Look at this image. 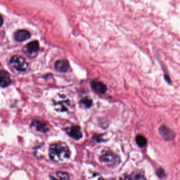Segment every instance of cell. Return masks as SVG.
Segmentation results:
<instances>
[{"instance_id":"1","label":"cell","mask_w":180,"mask_h":180,"mask_svg":"<svg viewBox=\"0 0 180 180\" xmlns=\"http://www.w3.org/2000/svg\"><path fill=\"white\" fill-rule=\"evenodd\" d=\"M71 152L69 148L65 143L58 142L52 144L49 147V156L55 162H61L68 159Z\"/></svg>"},{"instance_id":"2","label":"cell","mask_w":180,"mask_h":180,"mask_svg":"<svg viewBox=\"0 0 180 180\" xmlns=\"http://www.w3.org/2000/svg\"><path fill=\"white\" fill-rule=\"evenodd\" d=\"M99 160L110 168H115L121 163V159L119 156L109 149L103 150L99 157Z\"/></svg>"},{"instance_id":"3","label":"cell","mask_w":180,"mask_h":180,"mask_svg":"<svg viewBox=\"0 0 180 180\" xmlns=\"http://www.w3.org/2000/svg\"><path fill=\"white\" fill-rule=\"evenodd\" d=\"M10 63L15 69L20 72L26 71L28 67V63L26 59L21 55H16L12 57Z\"/></svg>"},{"instance_id":"4","label":"cell","mask_w":180,"mask_h":180,"mask_svg":"<svg viewBox=\"0 0 180 180\" xmlns=\"http://www.w3.org/2000/svg\"><path fill=\"white\" fill-rule=\"evenodd\" d=\"M54 104L56 111L63 112L68 111L70 103L69 100L67 99L66 97L60 95L57 98L54 99Z\"/></svg>"},{"instance_id":"5","label":"cell","mask_w":180,"mask_h":180,"mask_svg":"<svg viewBox=\"0 0 180 180\" xmlns=\"http://www.w3.org/2000/svg\"><path fill=\"white\" fill-rule=\"evenodd\" d=\"M158 132L161 136L162 137L165 141H172L175 137V133L165 125H162L158 129Z\"/></svg>"},{"instance_id":"6","label":"cell","mask_w":180,"mask_h":180,"mask_svg":"<svg viewBox=\"0 0 180 180\" xmlns=\"http://www.w3.org/2000/svg\"><path fill=\"white\" fill-rule=\"evenodd\" d=\"M66 132L70 136L76 140H79L83 137L80 128L79 126L76 125L66 129Z\"/></svg>"},{"instance_id":"7","label":"cell","mask_w":180,"mask_h":180,"mask_svg":"<svg viewBox=\"0 0 180 180\" xmlns=\"http://www.w3.org/2000/svg\"><path fill=\"white\" fill-rule=\"evenodd\" d=\"M31 127L35 130L41 133H46L49 131V128L47 124L44 121L36 120L31 124Z\"/></svg>"},{"instance_id":"8","label":"cell","mask_w":180,"mask_h":180,"mask_svg":"<svg viewBox=\"0 0 180 180\" xmlns=\"http://www.w3.org/2000/svg\"><path fill=\"white\" fill-rule=\"evenodd\" d=\"M12 80L9 73L3 70H0V87L4 88L10 85Z\"/></svg>"},{"instance_id":"9","label":"cell","mask_w":180,"mask_h":180,"mask_svg":"<svg viewBox=\"0 0 180 180\" xmlns=\"http://www.w3.org/2000/svg\"><path fill=\"white\" fill-rule=\"evenodd\" d=\"M55 68L57 71L64 73L68 71L69 68V64L66 60H58L55 63Z\"/></svg>"},{"instance_id":"10","label":"cell","mask_w":180,"mask_h":180,"mask_svg":"<svg viewBox=\"0 0 180 180\" xmlns=\"http://www.w3.org/2000/svg\"><path fill=\"white\" fill-rule=\"evenodd\" d=\"M91 86V88L97 93L103 94L106 93V91L107 90V86L101 81H97V80L92 81Z\"/></svg>"},{"instance_id":"11","label":"cell","mask_w":180,"mask_h":180,"mask_svg":"<svg viewBox=\"0 0 180 180\" xmlns=\"http://www.w3.org/2000/svg\"><path fill=\"white\" fill-rule=\"evenodd\" d=\"M31 36L30 32L26 30H19L14 34V37L16 40L19 42H23L29 39Z\"/></svg>"},{"instance_id":"12","label":"cell","mask_w":180,"mask_h":180,"mask_svg":"<svg viewBox=\"0 0 180 180\" xmlns=\"http://www.w3.org/2000/svg\"><path fill=\"white\" fill-rule=\"evenodd\" d=\"M27 51L30 54H34L38 51L39 49V44L38 41H33L26 46Z\"/></svg>"},{"instance_id":"13","label":"cell","mask_w":180,"mask_h":180,"mask_svg":"<svg viewBox=\"0 0 180 180\" xmlns=\"http://www.w3.org/2000/svg\"><path fill=\"white\" fill-rule=\"evenodd\" d=\"M129 178L134 180H145L144 173L142 171H136L132 173Z\"/></svg>"},{"instance_id":"14","label":"cell","mask_w":180,"mask_h":180,"mask_svg":"<svg viewBox=\"0 0 180 180\" xmlns=\"http://www.w3.org/2000/svg\"><path fill=\"white\" fill-rule=\"evenodd\" d=\"M136 141L137 144L140 147H144L146 145L147 139L145 137L142 135H138L136 138Z\"/></svg>"},{"instance_id":"15","label":"cell","mask_w":180,"mask_h":180,"mask_svg":"<svg viewBox=\"0 0 180 180\" xmlns=\"http://www.w3.org/2000/svg\"><path fill=\"white\" fill-rule=\"evenodd\" d=\"M92 103V100L88 97H85L80 101V104L85 108H89L91 107Z\"/></svg>"},{"instance_id":"16","label":"cell","mask_w":180,"mask_h":180,"mask_svg":"<svg viewBox=\"0 0 180 180\" xmlns=\"http://www.w3.org/2000/svg\"><path fill=\"white\" fill-rule=\"evenodd\" d=\"M57 176L58 177V178L59 179H62V180H68L69 179V175L67 173L63 172H58L56 173Z\"/></svg>"},{"instance_id":"17","label":"cell","mask_w":180,"mask_h":180,"mask_svg":"<svg viewBox=\"0 0 180 180\" xmlns=\"http://www.w3.org/2000/svg\"><path fill=\"white\" fill-rule=\"evenodd\" d=\"M157 176L160 178H162L163 177H164L165 175L164 171L161 168H159L158 170L157 171Z\"/></svg>"},{"instance_id":"18","label":"cell","mask_w":180,"mask_h":180,"mask_svg":"<svg viewBox=\"0 0 180 180\" xmlns=\"http://www.w3.org/2000/svg\"><path fill=\"white\" fill-rule=\"evenodd\" d=\"M3 24V19L2 18V16L0 15V27L2 26Z\"/></svg>"}]
</instances>
